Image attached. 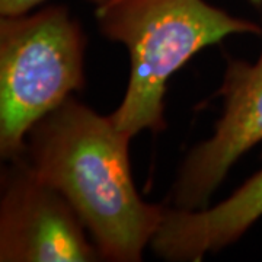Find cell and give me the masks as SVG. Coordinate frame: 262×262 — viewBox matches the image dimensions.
Instances as JSON below:
<instances>
[{
    "instance_id": "1",
    "label": "cell",
    "mask_w": 262,
    "mask_h": 262,
    "mask_svg": "<svg viewBox=\"0 0 262 262\" xmlns=\"http://www.w3.org/2000/svg\"><path fill=\"white\" fill-rule=\"evenodd\" d=\"M130 137L75 96L32 127L24 158L73 207L103 261L139 262L163 220L133 179Z\"/></svg>"
},
{
    "instance_id": "2",
    "label": "cell",
    "mask_w": 262,
    "mask_h": 262,
    "mask_svg": "<svg viewBox=\"0 0 262 262\" xmlns=\"http://www.w3.org/2000/svg\"><path fill=\"white\" fill-rule=\"evenodd\" d=\"M103 37L130 54V77L120 106L110 117L133 139L165 130L169 79L198 51L236 34H262V27L236 18L206 0H111L96 12Z\"/></svg>"
},
{
    "instance_id": "3",
    "label": "cell",
    "mask_w": 262,
    "mask_h": 262,
    "mask_svg": "<svg viewBox=\"0 0 262 262\" xmlns=\"http://www.w3.org/2000/svg\"><path fill=\"white\" fill-rule=\"evenodd\" d=\"M86 37L63 5L0 20V155H24L32 127L83 89Z\"/></svg>"
},
{
    "instance_id": "4",
    "label": "cell",
    "mask_w": 262,
    "mask_h": 262,
    "mask_svg": "<svg viewBox=\"0 0 262 262\" xmlns=\"http://www.w3.org/2000/svg\"><path fill=\"white\" fill-rule=\"evenodd\" d=\"M2 172L0 261H103L73 207L24 156Z\"/></svg>"
},
{
    "instance_id": "5",
    "label": "cell",
    "mask_w": 262,
    "mask_h": 262,
    "mask_svg": "<svg viewBox=\"0 0 262 262\" xmlns=\"http://www.w3.org/2000/svg\"><path fill=\"white\" fill-rule=\"evenodd\" d=\"M217 95L225 99L214 133L184 159L172 188V204L198 210L220 187L234 163L262 141V50L258 60H229Z\"/></svg>"
},
{
    "instance_id": "6",
    "label": "cell",
    "mask_w": 262,
    "mask_h": 262,
    "mask_svg": "<svg viewBox=\"0 0 262 262\" xmlns=\"http://www.w3.org/2000/svg\"><path fill=\"white\" fill-rule=\"evenodd\" d=\"M259 217L262 169L211 208L165 207L163 220L150 246L165 261H201L206 253L219 252L242 237Z\"/></svg>"
},
{
    "instance_id": "7",
    "label": "cell",
    "mask_w": 262,
    "mask_h": 262,
    "mask_svg": "<svg viewBox=\"0 0 262 262\" xmlns=\"http://www.w3.org/2000/svg\"><path fill=\"white\" fill-rule=\"evenodd\" d=\"M47 0H0L2 16H18L32 12Z\"/></svg>"
},
{
    "instance_id": "8",
    "label": "cell",
    "mask_w": 262,
    "mask_h": 262,
    "mask_svg": "<svg viewBox=\"0 0 262 262\" xmlns=\"http://www.w3.org/2000/svg\"><path fill=\"white\" fill-rule=\"evenodd\" d=\"M84 2H89V3H92V5H95V6L98 8V6H102V5L111 2V0H84Z\"/></svg>"
},
{
    "instance_id": "9",
    "label": "cell",
    "mask_w": 262,
    "mask_h": 262,
    "mask_svg": "<svg viewBox=\"0 0 262 262\" xmlns=\"http://www.w3.org/2000/svg\"><path fill=\"white\" fill-rule=\"evenodd\" d=\"M249 3H252L253 6H262V0H249Z\"/></svg>"
}]
</instances>
